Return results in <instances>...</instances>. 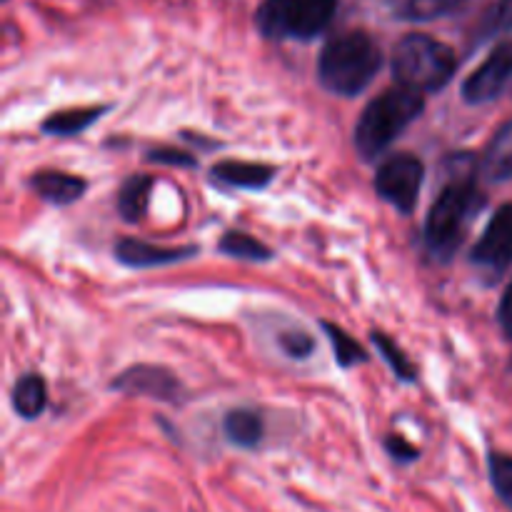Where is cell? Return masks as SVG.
Instances as JSON below:
<instances>
[{"label":"cell","mask_w":512,"mask_h":512,"mask_svg":"<svg viewBox=\"0 0 512 512\" xmlns=\"http://www.w3.org/2000/svg\"><path fill=\"white\" fill-rule=\"evenodd\" d=\"M263 418L260 413L250 408H235L225 415L223 420V433L228 438V443H233L235 448H258L260 440H263Z\"/></svg>","instance_id":"4fadbf2b"},{"label":"cell","mask_w":512,"mask_h":512,"mask_svg":"<svg viewBox=\"0 0 512 512\" xmlns=\"http://www.w3.org/2000/svg\"><path fill=\"white\" fill-rule=\"evenodd\" d=\"M488 470L495 493L512 510V455L493 453L488 458Z\"/></svg>","instance_id":"7402d4cb"},{"label":"cell","mask_w":512,"mask_h":512,"mask_svg":"<svg viewBox=\"0 0 512 512\" xmlns=\"http://www.w3.org/2000/svg\"><path fill=\"white\" fill-rule=\"evenodd\" d=\"M373 343H375V348L380 350V355L385 358V363L393 368V373L398 375L400 380H408V383H410V380H415V365L410 363L408 355H405L403 350H400L398 345H395L393 340L388 338V335L373 333Z\"/></svg>","instance_id":"603a6c76"},{"label":"cell","mask_w":512,"mask_h":512,"mask_svg":"<svg viewBox=\"0 0 512 512\" xmlns=\"http://www.w3.org/2000/svg\"><path fill=\"white\" fill-rule=\"evenodd\" d=\"M468 0H388L393 13L405 20H433L448 15Z\"/></svg>","instance_id":"ac0fdd59"},{"label":"cell","mask_w":512,"mask_h":512,"mask_svg":"<svg viewBox=\"0 0 512 512\" xmlns=\"http://www.w3.org/2000/svg\"><path fill=\"white\" fill-rule=\"evenodd\" d=\"M425 95L405 85L388 88L383 95L370 100L368 108L355 125V148L365 160L383 155L415 120L423 115Z\"/></svg>","instance_id":"7a4b0ae2"},{"label":"cell","mask_w":512,"mask_h":512,"mask_svg":"<svg viewBox=\"0 0 512 512\" xmlns=\"http://www.w3.org/2000/svg\"><path fill=\"white\" fill-rule=\"evenodd\" d=\"M385 450L398 463H413V460L420 458V450L415 445H410L403 435H388L385 438Z\"/></svg>","instance_id":"d4e9b609"},{"label":"cell","mask_w":512,"mask_h":512,"mask_svg":"<svg viewBox=\"0 0 512 512\" xmlns=\"http://www.w3.org/2000/svg\"><path fill=\"white\" fill-rule=\"evenodd\" d=\"M423 178V163L415 155L400 153L380 163L378 175H375V190H378L385 203H390L400 213L410 215L418 205Z\"/></svg>","instance_id":"8992f818"},{"label":"cell","mask_w":512,"mask_h":512,"mask_svg":"<svg viewBox=\"0 0 512 512\" xmlns=\"http://www.w3.org/2000/svg\"><path fill=\"white\" fill-rule=\"evenodd\" d=\"M480 170L493 183L512 178V120H508L495 133V138L490 140L488 150L483 155V163H480Z\"/></svg>","instance_id":"5bb4252c"},{"label":"cell","mask_w":512,"mask_h":512,"mask_svg":"<svg viewBox=\"0 0 512 512\" xmlns=\"http://www.w3.org/2000/svg\"><path fill=\"white\" fill-rule=\"evenodd\" d=\"M323 328H325V333H328L330 345H333L335 360H338L343 368H353V365H360L368 360L365 350L360 348V345L355 343V340L350 338L343 328H338V325H330V323H323Z\"/></svg>","instance_id":"44dd1931"},{"label":"cell","mask_w":512,"mask_h":512,"mask_svg":"<svg viewBox=\"0 0 512 512\" xmlns=\"http://www.w3.org/2000/svg\"><path fill=\"white\" fill-rule=\"evenodd\" d=\"M463 163L465 160H460V168L443 185L425 220V245L440 260H448L458 250L478 208L475 175L473 170H465Z\"/></svg>","instance_id":"3957f363"},{"label":"cell","mask_w":512,"mask_h":512,"mask_svg":"<svg viewBox=\"0 0 512 512\" xmlns=\"http://www.w3.org/2000/svg\"><path fill=\"white\" fill-rule=\"evenodd\" d=\"M30 190L45 203L70 205L83 198L85 180L78 175L58 173V170H40L30 178Z\"/></svg>","instance_id":"8fae6325"},{"label":"cell","mask_w":512,"mask_h":512,"mask_svg":"<svg viewBox=\"0 0 512 512\" xmlns=\"http://www.w3.org/2000/svg\"><path fill=\"white\" fill-rule=\"evenodd\" d=\"M148 160H153V163L183 165V168H195V158H193V155L183 153V150H175V148L150 150V153H148Z\"/></svg>","instance_id":"484cf974"},{"label":"cell","mask_w":512,"mask_h":512,"mask_svg":"<svg viewBox=\"0 0 512 512\" xmlns=\"http://www.w3.org/2000/svg\"><path fill=\"white\" fill-rule=\"evenodd\" d=\"M280 348L285 350V355L288 358H295V360H305L313 355L315 350V340L310 338L308 333H303V330H290V333H283L280 335Z\"/></svg>","instance_id":"cb8c5ba5"},{"label":"cell","mask_w":512,"mask_h":512,"mask_svg":"<svg viewBox=\"0 0 512 512\" xmlns=\"http://www.w3.org/2000/svg\"><path fill=\"white\" fill-rule=\"evenodd\" d=\"M512 80V40L510 43L498 45L488 55L483 65L473 70L463 83V98L468 103L480 105L495 100Z\"/></svg>","instance_id":"ba28073f"},{"label":"cell","mask_w":512,"mask_h":512,"mask_svg":"<svg viewBox=\"0 0 512 512\" xmlns=\"http://www.w3.org/2000/svg\"><path fill=\"white\" fill-rule=\"evenodd\" d=\"M225 255H233V258L243 260H270L273 258V250L268 245H263L260 240H255L253 235L238 233V230H230L225 233V238L218 245Z\"/></svg>","instance_id":"ffe728a7"},{"label":"cell","mask_w":512,"mask_h":512,"mask_svg":"<svg viewBox=\"0 0 512 512\" xmlns=\"http://www.w3.org/2000/svg\"><path fill=\"white\" fill-rule=\"evenodd\" d=\"M113 388L120 390V393L173 400L175 395H178L180 385L168 370L155 368V365H138V368H130L125 370V373H120L118 378L113 380Z\"/></svg>","instance_id":"9c48e42d"},{"label":"cell","mask_w":512,"mask_h":512,"mask_svg":"<svg viewBox=\"0 0 512 512\" xmlns=\"http://www.w3.org/2000/svg\"><path fill=\"white\" fill-rule=\"evenodd\" d=\"M105 113V108H73V110H60L53 113L45 120L40 128L48 135H58V138H70V135L83 133L85 128L95 123L100 115Z\"/></svg>","instance_id":"e0dca14e"},{"label":"cell","mask_w":512,"mask_h":512,"mask_svg":"<svg viewBox=\"0 0 512 512\" xmlns=\"http://www.w3.org/2000/svg\"><path fill=\"white\" fill-rule=\"evenodd\" d=\"M470 263L480 270V275L495 280L512 265V203L500 205L490 218L488 228L475 243L470 253Z\"/></svg>","instance_id":"52a82bcc"},{"label":"cell","mask_w":512,"mask_h":512,"mask_svg":"<svg viewBox=\"0 0 512 512\" xmlns=\"http://www.w3.org/2000/svg\"><path fill=\"white\" fill-rule=\"evenodd\" d=\"M13 410L25 420L38 418L40 413L48 405V388H45V380L40 375H23L18 383L13 385Z\"/></svg>","instance_id":"2e32d148"},{"label":"cell","mask_w":512,"mask_h":512,"mask_svg":"<svg viewBox=\"0 0 512 512\" xmlns=\"http://www.w3.org/2000/svg\"><path fill=\"white\" fill-rule=\"evenodd\" d=\"M383 53L363 30H348L328 40L318 60V78L330 93L355 98L378 75Z\"/></svg>","instance_id":"6da1fadb"},{"label":"cell","mask_w":512,"mask_h":512,"mask_svg":"<svg viewBox=\"0 0 512 512\" xmlns=\"http://www.w3.org/2000/svg\"><path fill=\"white\" fill-rule=\"evenodd\" d=\"M338 10V0H265L258 25L268 38L310 40L323 33Z\"/></svg>","instance_id":"5b68a950"},{"label":"cell","mask_w":512,"mask_h":512,"mask_svg":"<svg viewBox=\"0 0 512 512\" xmlns=\"http://www.w3.org/2000/svg\"><path fill=\"white\" fill-rule=\"evenodd\" d=\"M195 253H198V248H193V245H188V248H160V245L133 238H125L115 245V258L128 268H158V265L193 258Z\"/></svg>","instance_id":"30bf717a"},{"label":"cell","mask_w":512,"mask_h":512,"mask_svg":"<svg viewBox=\"0 0 512 512\" xmlns=\"http://www.w3.org/2000/svg\"><path fill=\"white\" fill-rule=\"evenodd\" d=\"M512 30V0H495L480 18L478 28L473 33V45H483L488 40Z\"/></svg>","instance_id":"d6986e66"},{"label":"cell","mask_w":512,"mask_h":512,"mask_svg":"<svg viewBox=\"0 0 512 512\" xmlns=\"http://www.w3.org/2000/svg\"><path fill=\"white\" fill-rule=\"evenodd\" d=\"M213 178L218 183L230 185V188L258 190L265 188L275 178V168L263 163H240V160H225V163L213 165Z\"/></svg>","instance_id":"7c38bea8"},{"label":"cell","mask_w":512,"mask_h":512,"mask_svg":"<svg viewBox=\"0 0 512 512\" xmlns=\"http://www.w3.org/2000/svg\"><path fill=\"white\" fill-rule=\"evenodd\" d=\"M458 55L450 45L423 33H410L395 45L393 75L400 85L418 93H435L453 80Z\"/></svg>","instance_id":"277c9868"},{"label":"cell","mask_w":512,"mask_h":512,"mask_svg":"<svg viewBox=\"0 0 512 512\" xmlns=\"http://www.w3.org/2000/svg\"><path fill=\"white\" fill-rule=\"evenodd\" d=\"M150 190H153V178L150 175H133L123 183L118 193V213L123 215L125 223H138L145 218L150 203Z\"/></svg>","instance_id":"9a60e30c"},{"label":"cell","mask_w":512,"mask_h":512,"mask_svg":"<svg viewBox=\"0 0 512 512\" xmlns=\"http://www.w3.org/2000/svg\"><path fill=\"white\" fill-rule=\"evenodd\" d=\"M498 320L503 325L505 335L512 340V283L505 288L503 300H500V308H498Z\"/></svg>","instance_id":"4316f807"}]
</instances>
